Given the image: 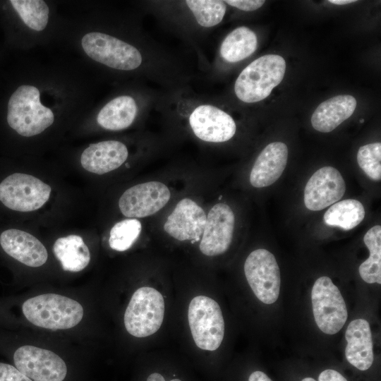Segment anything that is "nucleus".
Listing matches in <instances>:
<instances>
[{
  "mask_svg": "<svg viewBox=\"0 0 381 381\" xmlns=\"http://www.w3.org/2000/svg\"><path fill=\"white\" fill-rule=\"evenodd\" d=\"M186 4L198 23L205 28L219 24L226 13V4L223 1L187 0Z\"/></svg>",
  "mask_w": 381,
  "mask_h": 381,
  "instance_id": "obj_27",
  "label": "nucleus"
},
{
  "mask_svg": "<svg viewBox=\"0 0 381 381\" xmlns=\"http://www.w3.org/2000/svg\"><path fill=\"white\" fill-rule=\"evenodd\" d=\"M224 3L240 10L250 11L260 8L265 3L263 0H227Z\"/></svg>",
  "mask_w": 381,
  "mask_h": 381,
  "instance_id": "obj_31",
  "label": "nucleus"
},
{
  "mask_svg": "<svg viewBox=\"0 0 381 381\" xmlns=\"http://www.w3.org/2000/svg\"><path fill=\"white\" fill-rule=\"evenodd\" d=\"M301 381H316V380L312 377H306L303 379Z\"/></svg>",
  "mask_w": 381,
  "mask_h": 381,
  "instance_id": "obj_36",
  "label": "nucleus"
},
{
  "mask_svg": "<svg viewBox=\"0 0 381 381\" xmlns=\"http://www.w3.org/2000/svg\"><path fill=\"white\" fill-rule=\"evenodd\" d=\"M286 144L274 142L267 145L258 156L250 174V183L255 188L274 183L282 174L287 163Z\"/></svg>",
  "mask_w": 381,
  "mask_h": 381,
  "instance_id": "obj_17",
  "label": "nucleus"
},
{
  "mask_svg": "<svg viewBox=\"0 0 381 381\" xmlns=\"http://www.w3.org/2000/svg\"><path fill=\"white\" fill-rule=\"evenodd\" d=\"M126 146L117 140L91 144L82 153V167L91 173L104 174L119 168L126 159Z\"/></svg>",
  "mask_w": 381,
  "mask_h": 381,
  "instance_id": "obj_18",
  "label": "nucleus"
},
{
  "mask_svg": "<svg viewBox=\"0 0 381 381\" xmlns=\"http://www.w3.org/2000/svg\"><path fill=\"white\" fill-rule=\"evenodd\" d=\"M51 191V187L39 179L14 173L0 183V201L13 210L31 212L44 205Z\"/></svg>",
  "mask_w": 381,
  "mask_h": 381,
  "instance_id": "obj_8",
  "label": "nucleus"
},
{
  "mask_svg": "<svg viewBox=\"0 0 381 381\" xmlns=\"http://www.w3.org/2000/svg\"><path fill=\"white\" fill-rule=\"evenodd\" d=\"M145 381H185L181 377L174 373L171 377L165 376L162 372H150L145 377Z\"/></svg>",
  "mask_w": 381,
  "mask_h": 381,
  "instance_id": "obj_32",
  "label": "nucleus"
},
{
  "mask_svg": "<svg viewBox=\"0 0 381 381\" xmlns=\"http://www.w3.org/2000/svg\"><path fill=\"white\" fill-rule=\"evenodd\" d=\"M16 368L33 381H63L67 367L61 358L54 352L25 345L14 353Z\"/></svg>",
  "mask_w": 381,
  "mask_h": 381,
  "instance_id": "obj_10",
  "label": "nucleus"
},
{
  "mask_svg": "<svg viewBox=\"0 0 381 381\" xmlns=\"http://www.w3.org/2000/svg\"><path fill=\"white\" fill-rule=\"evenodd\" d=\"M0 244L8 255L29 267H40L47 260V251L44 245L34 236L19 229L3 231Z\"/></svg>",
  "mask_w": 381,
  "mask_h": 381,
  "instance_id": "obj_16",
  "label": "nucleus"
},
{
  "mask_svg": "<svg viewBox=\"0 0 381 381\" xmlns=\"http://www.w3.org/2000/svg\"><path fill=\"white\" fill-rule=\"evenodd\" d=\"M356 99L349 95H341L322 102L311 116L312 126L318 131L329 133L349 119L356 107Z\"/></svg>",
  "mask_w": 381,
  "mask_h": 381,
  "instance_id": "obj_20",
  "label": "nucleus"
},
{
  "mask_svg": "<svg viewBox=\"0 0 381 381\" xmlns=\"http://www.w3.org/2000/svg\"><path fill=\"white\" fill-rule=\"evenodd\" d=\"M235 216L225 203H217L209 211L200 243L201 253L216 256L225 253L233 238Z\"/></svg>",
  "mask_w": 381,
  "mask_h": 381,
  "instance_id": "obj_12",
  "label": "nucleus"
},
{
  "mask_svg": "<svg viewBox=\"0 0 381 381\" xmlns=\"http://www.w3.org/2000/svg\"><path fill=\"white\" fill-rule=\"evenodd\" d=\"M207 216L203 209L190 198L181 200L164 224V231L174 238L191 243L202 234Z\"/></svg>",
  "mask_w": 381,
  "mask_h": 381,
  "instance_id": "obj_15",
  "label": "nucleus"
},
{
  "mask_svg": "<svg viewBox=\"0 0 381 381\" xmlns=\"http://www.w3.org/2000/svg\"><path fill=\"white\" fill-rule=\"evenodd\" d=\"M138 111L135 99L128 95L117 97L99 111L97 116L98 124L107 130L119 131L130 126Z\"/></svg>",
  "mask_w": 381,
  "mask_h": 381,
  "instance_id": "obj_21",
  "label": "nucleus"
},
{
  "mask_svg": "<svg viewBox=\"0 0 381 381\" xmlns=\"http://www.w3.org/2000/svg\"><path fill=\"white\" fill-rule=\"evenodd\" d=\"M170 197V190L164 183L149 181L127 189L119 198V207L126 217L143 218L159 211Z\"/></svg>",
  "mask_w": 381,
  "mask_h": 381,
  "instance_id": "obj_11",
  "label": "nucleus"
},
{
  "mask_svg": "<svg viewBox=\"0 0 381 381\" xmlns=\"http://www.w3.org/2000/svg\"><path fill=\"white\" fill-rule=\"evenodd\" d=\"M248 381H272L265 373L256 370L251 373Z\"/></svg>",
  "mask_w": 381,
  "mask_h": 381,
  "instance_id": "obj_34",
  "label": "nucleus"
},
{
  "mask_svg": "<svg viewBox=\"0 0 381 381\" xmlns=\"http://www.w3.org/2000/svg\"><path fill=\"white\" fill-rule=\"evenodd\" d=\"M188 319L196 346L206 351H214L224 335V321L219 304L205 296L193 298L188 306Z\"/></svg>",
  "mask_w": 381,
  "mask_h": 381,
  "instance_id": "obj_5",
  "label": "nucleus"
},
{
  "mask_svg": "<svg viewBox=\"0 0 381 381\" xmlns=\"http://www.w3.org/2000/svg\"><path fill=\"white\" fill-rule=\"evenodd\" d=\"M257 46L255 33L246 26H241L224 38L220 47V54L225 61L235 63L250 56Z\"/></svg>",
  "mask_w": 381,
  "mask_h": 381,
  "instance_id": "obj_23",
  "label": "nucleus"
},
{
  "mask_svg": "<svg viewBox=\"0 0 381 381\" xmlns=\"http://www.w3.org/2000/svg\"><path fill=\"white\" fill-rule=\"evenodd\" d=\"M141 229V223L137 219H126L117 222L110 231V248L117 251L129 249L138 238Z\"/></svg>",
  "mask_w": 381,
  "mask_h": 381,
  "instance_id": "obj_28",
  "label": "nucleus"
},
{
  "mask_svg": "<svg viewBox=\"0 0 381 381\" xmlns=\"http://www.w3.org/2000/svg\"><path fill=\"white\" fill-rule=\"evenodd\" d=\"M244 272L255 296L265 304L274 303L279 295L281 276L274 255L260 248L251 252L244 263Z\"/></svg>",
  "mask_w": 381,
  "mask_h": 381,
  "instance_id": "obj_9",
  "label": "nucleus"
},
{
  "mask_svg": "<svg viewBox=\"0 0 381 381\" xmlns=\"http://www.w3.org/2000/svg\"><path fill=\"white\" fill-rule=\"evenodd\" d=\"M189 123L195 135L210 143H223L235 134L236 125L224 111L210 104L197 107L189 116Z\"/></svg>",
  "mask_w": 381,
  "mask_h": 381,
  "instance_id": "obj_14",
  "label": "nucleus"
},
{
  "mask_svg": "<svg viewBox=\"0 0 381 381\" xmlns=\"http://www.w3.org/2000/svg\"><path fill=\"white\" fill-rule=\"evenodd\" d=\"M311 301L319 329L327 334L337 333L344 325L348 312L340 291L329 277L322 276L315 282Z\"/></svg>",
  "mask_w": 381,
  "mask_h": 381,
  "instance_id": "obj_7",
  "label": "nucleus"
},
{
  "mask_svg": "<svg viewBox=\"0 0 381 381\" xmlns=\"http://www.w3.org/2000/svg\"><path fill=\"white\" fill-rule=\"evenodd\" d=\"M318 381H347L339 372L327 369L320 373Z\"/></svg>",
  "mask_w": 381,
  "mask_h": 381,
  "instance_id": "obj_33",
  "label": "nucleus"
},
{
  "mask_svg": "<svg viewBox=\"0 0 381 381\" xmlns=\"http://www.w3.org/2000/svg\"><path fill=\"white\" fill-rule=\"evenodd\" d=\"M22 310L33 325L53 330L72 328L83 316V308L78 302L56 294L29 298L23 304Z\"/></svg>",
  "mask_w": 381,
  "mask_h": 381,
  "instance_id": "obj_2",
  "label": "nucleus"
},
{
  "mask_svg": "<svg viewBox=\"0 0 381 381\" xmlns=\"http://www.w3.org/2000/svg\"><path fill=\"white\" fill-rule=\"evenodd\" d=\"M286 61L277 54H267L254 60L238 76L234 91L243 102L254 103L267 97L282 80Z\"/></svg>",
  "mask_w": 381,
  "mask_h": 381,
  "instance_id": "obj_1",
  "label": "nucleus"
},
{
  "mask_svg": "<svg viewBox=\"0 0 381 381\" xmlns=\"http://www.w3.org/2000/svg\"><path fill=\"white\" fill-rule=\"evenodd\" d=\"M345 190L344 180L337 169L322 167L312 175L306 185L304 204L310 210H322L339 200Z\"/></svg>",
  "mask_w": 381,
  "mask_h": 381,
  "instance_id": "obj_13",
  "label": "nucleus"
},
{
  "mask_svg": "<svg viewBox=\"0 0 381 381\" xmlns=\"http://www.w3.org/2000/svg\"><path fill=\"white\" fill-rule=\"evenodd\" d=\"M328 1L329 3L333 4L344 5V4L353 3V2L356 1H355V0H329Z\"/></svg>",
  "mask_w": 381,
  "mask_h": 381,
  "instance_id": "obj_35",
  "label": "nucleus"
},
{
  "mask_svg": "<svg viewBox=\"0 0 381 381\" xmlns=\"http://www.w3.org/2000/svg\"><path fill=\"white\" fill-rule=\"evenodd\" d=\"M363 241L369 258L359 266L361 277L367 283L381 284V226L375 225L365 234Z\"/></svg>",
  "mask_w": 381,
  "mask_h": 381,
  "instance_id": "obj_25",
  "label": "nucleus"
},
{
  "mask_svg": "<svg viewBox=\"0 0 381 381\" xmlns=\"http://www.w3.org/2000/svg\"><path fill=\"white\" fill-rule=\"evenodd\" d=\"M10 3L30 28L43 30L49 20V8L42 0H11Z\"/></svg>",
  "mask_w": 381,
  "mask_h": 381,
  "instance_id": "obj_26",
  "label": "nucleus"
},
{
  "mask_svg": "<svg viewBox=\"0 0 381 381\" xmlns=\"http://www.w3.org/2000/svg\"><path fill=\"white\" fill-rule=\"evenodd\" d=\"M53 251L65 271H81L90 260V250L82 237L78 235L58 238L54 244Z\"/></svg>",
  "mask_w": 381,
  "mask_h": 381,
  "instance_id": "obj_22",
  "label": "nucleus"
},
{
  "mask_svg": "<svg viewBox=\"0 0 381 381\" xmlns=\"http://www.w3.org/2000/svg\"><path fill=\"white\" fill-rule=\"evenodd\" d=\"M365 214L364 207L360 201L346 199L332 205L325 212L323 219L328 226L350 230L363 220Z\"/></svg>",
  "mask_w": 381,
  "mask_h": 381,
  "instance_id": "obj_24",
  "label": "nucleus"
},
{
  "mask_svg": "<svg viewBox=\"0 0 381 381\" xmlns=\"http://www.w3.org/2000/svg\"><path fill=\"white\" fill-rule=\"evenodd\" d=\"M81 44L90 58L114 69L131 71L142 63V55L137 48L105 33L88 32L82 37Z\"/></svg>",
  "mask_w": 381,
  "mask_h": 381,
  "instance_id": "obj_6",
  "label": "nucleus"
},
{
  "mask_svg": "<svg viewBox=\"0 0 381 381\" xmlns=\"http://www.w3.org/2000/svg\"><path fill=\"white\" fill-rule=\"evenodd\" d=\"M40 96L36 87L24 85L18 87L8 100V123L22 136L40 134L54 123L52 111L41 104Z\"/></svg>",
  "mask_w": 381,
  "mask_h": 381,
  "instance_id": "obj_3",
  "label": "nucleus"
},
{
  "mask_svg": "<svg viewBox=\"0 0 381 381\" xmlns=\"http://www.w3.org/2000/svg\"><path fill=\"white\" fill-rule=\"evenodd\" d=\"M164 315L162 295L155 289L143 286L133 294L124 314L127 332L135 337H146L161 327Z\"/></svg>",
  "mask_w": 381,
  "mask_h": 381,
  "instance_id": "obj_4",
  "label": "nucleus"
},
{
  "mask_svg": "<svg viewBox=\"0 0 381 381\" xmlns=\"http://www.w3.org/2000/svg\"><path fill=\"white\" fill-rule=\"evenodd\" d=\"M363 121H364V119H361L360 120V123H363Z\"/></svg>",
  "mask_w": 381,
  "mask_h": 381,
  "instance_id": "obj_37",
  "label": "nucleus"
},
{
  "mask_svg": "<svg viewBox=\"0 0 381 381\" xmlns=\"http://www.w3.org/2000/svg\"><path fill=\"white\" fill-rule=\"evenodd\" d=\"M361 169L372 180L381 179V143H374L361 146L357 153Z\"/></svg>",
  "mask_w": 381,
  "mask_h": 381,
  "instance_id": "obj_29",
  "label": "nucleus"
},
{
  "mask_svg": "<svg viewBox=\"0 0 381 381\" xmlns=\"http://www.w3.org/2000/svg\"><path fill=\"white\" fill-rule=\"evenodd\" d=\"M0 381H32L16 367L0 363Z\"/></svg>",
  "mask_w": 381,
  "mask_h": 381,
  "instance_id": "obj_30",
  "label": "nucleus"
},
{
  "mask_svg": "<svg viewBox=\"0 0 381 381\" xmlns=\"http://www.w3.org/2000/svg\"><path fill=\"white\" fill-rule=\"evenodd\" d=\"M345 338V355L348 362L360 370H368L373 364V344L369 323L364 319L352 320L348 325Z\"/></svg>",
  "mask_w": 381,
  "mask_h": 381,
  "instance_id": "obj_19",
  "label": "nucleus"
}]
</instances>
